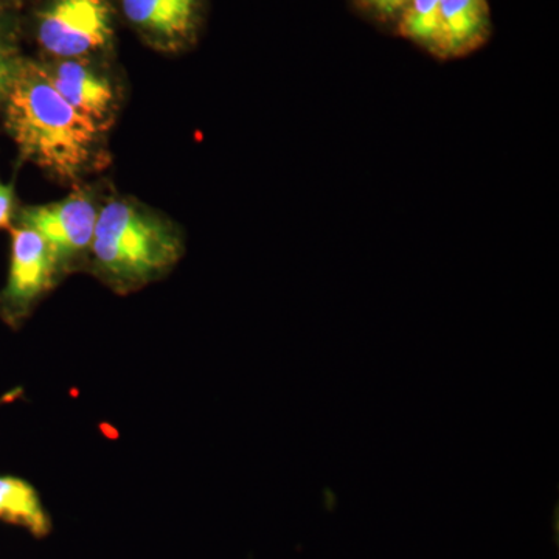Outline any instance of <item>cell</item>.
I'll list each match as a JSON object with an SVG mask.
<instances>
[{"label": "cell", "instance_id": "obj_2", "mask_svg": "<svg viewBox=\"0 0 559 559\" xmlns=\"http://www.w3.org/2000/svg\"><path fill=\"white\" fill-rule=\"evenodd\" d=\"M178 227L131 200H110L98 210L90 271L114 293L131 294L170 274L182 259Z\"/></svg>", "mask_w": 559, "mask_h": 559}, {"label": "cell", "instance_id": "obj_3", "mask_svg": "<svg viewBox=\"0 0 559 559\" xmlns=\"http://www.w3.org/2000/svg\"><path fill=\"white\" fill-rule=\"evenodd\" d=\"M36 36L57 60L91 57L112 40L109 0H49L39 13Z\"/></svg>", "mask_w": 559, "mask_h": 559}, {"label": "cell", "instance_id": "obj_4", "mask_svg": "<svg viewBox=\"0 0 559 559\" xmlns=\"http://www.w3.org/2000/svg\"><path fill=\"white\" fill-rule=\"evenodd\" d=\"M97 218L91 194L75 190L66 200L24 209L20 223L40 235L61 275H66L90 263Z\"/></svg>", "mask_w": 559, "mask_h": 559}, {"label": "cell", "instance_id": "obj_6", "mask_svg": "<svg viewBox=\"0 0 559 559\" xmlns=\"http://www.w3.org/2000/svg\"><path fill=\"white\" fill-rule=\"evenodd\" d=\"M205 0H121L124 17L153 49L176 53L200 32Z\"/></svg>", "mask_w": 559, "mask_h": 559}, {"label": "cell", "instance_id": "obj_10", "mask_svg": "<svg viewBox=\"0 0 559 559\" xmlns=\"http://www.w3.org/2000/svg\"><path fill=\"white\" fill-rule=\"evenodd\" d=\"M441 0H411L395 25L396 35L411 40L430 57L443 61Z\"/></svg>", "mask_w": 559, "mask_h": 559}, {"label": "cell", "instance_id": "obj_8", "mask_svg": "<svg viewBox=\"0 0 559 559\" xmlns=\"http://www.w3.org/2000/svg\"><path fill=\"white\" fill-rule=\"evenodd\" d=\"M440 13L443 61L469 57L491 38L488 0H441Z\"/></svg>", "mask_w": 559, "mask_h": 559}, {"label": "cell", "instance_id": "obj_1", "mask_svg": "<svg viewBox=\"0 0 559 559\" xmlns=\"http://www.w3.org/2000/svg\"><path fill=\"white\" fill-rule=\"evenodd\" d=\"M5 128L25 160L76 180L103 160V135L62 97L44 64L22 61L5 105Z\"/></svg>", "mask_w": 559, "mask_h": 559}, {"label": "cell", "instance_id": "obj_11", "mask_svg": "<svg viewBox=\"0 0 559 559\" xmlns=\"http://www.w3.org/2000/svg\"><path fill=\"white\" fill-rule=\"evenodd\" d=\"M360 16L374 24L388 25L395 31L396 22L409 5L411 0H349Z\"/></svg>", "mask_w": 559, "mask_h": 559}, {"label": "cell", "instance_id": "obj_12", "mask_svg": "<svg viewBox=\"0 0 559 559\" xmlns=\"http://www.w3.org/2000/svg\"><path fill=\"white\" fill-rule=\"evenodd\" d=\"M21 62L14 57L13 51L0 44V108H3L11 90H13Z\"/></svg>", "mask_w": 559, "mask_h": 559}, {"label": "cell", "instance_id": "obj_9", "mask_svg": "<svg viewBox=\"0 0 559 559\" xmlns=\"http://www.w3.org/2000/svg\"><path fill=\"white\" fill-rule=\"evenodd\" d=\"M0 521L27 530L38 539L53 528L39 492L31 481L16 476H0Z\"/></svg>", "mask_w": 559, "mask_h": 559}, {"label": "cell", "instance_id": "obj_5", "mask_svg": "<svg viewBox=\"0 0 559 559\" xmlns=\"http://www.w3.org/2000/svg\"><path fill=\"white\" fill-rule=\"evenodd\" d=\"M62 277L46 241L31 227L11 229L9 278L0 290V316L11 329H20L40 300Z\"/></svg>", "mask_w": 559, "mask_h": 559}, {"label": "cell", "instance_id": "obj_7", "mask_svg": "<svg viewBox=\"0 0 559 559\" xmlns=\"http://www.w3.org/2000/svg\"><path fill=\"white\" fill-rule=\"evenodd\" d=\"M44 69L72 108L91 120L98 130H108L116 120L119 95L116 84L103 70L95 68L87 58L58 60L44 64Z\"/></svg>", "mask_w": 559, "mask_h": 559}, {"label": "cell", "instance_id": "obj_13", "mask_svg": "<svg viewBox=\"0 0 559 559\" xmlns=\"http://www.w3.org/2000/svg\"><path fill=\"white\" fill-rule=\"evenodd\" d=\"M14 215L13 187L0 182V230L10 229Z\"/></svg>", "mask_w": 559, "mask_h": 559}]
</instances>
